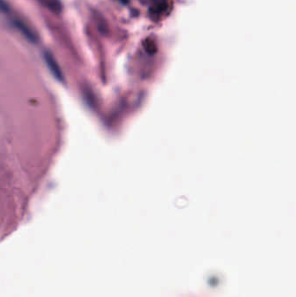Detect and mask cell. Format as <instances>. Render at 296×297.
<instances>
[{"label":"cell","instance_id":"obj_3","mask_svg":"<svg viewBox=\"0 0 296 297\" xmlns=\"http://www.w3.org/2000/svg\"><path fill=\"white\" fill-rule=\"evenodd\" d=\"M43 6H45L53 14H58L62 12V4L60 0H41Z\"/></svg>","mask_w":296,"mask_h":297},{"label":"cell","instance_id":"obj_2","mask_svg":"<svg viewBox=\"0 0 296 297\" xmlns=\"http://www.w3.org/2000/svg\"><path fill=\"white\" fill-rule=\"evenodd\" d=\"M167 6H168L167 0H154L153 6H152L151 10H150L151 15L158 18L163 12H165Z\"/></svg>","mask_w":296,"mask_h":297},{"label":"cell","instance_id":"obj_1","mask_svg":"<svg viewBox=\"0 0 296 297\" xmlns=\"http://www.w3.org/2000/svg\"><path fill=\"white\" fill-rule=\"evenodd\" d=\"M11 24H12L14 28H16V30L21 33V35H23L26 40H29L31 43H37V34L34 32L33 30H31L26 24L23 23L22 20L12 18Z\"/></svg>","mask_w":296,"mask_h":297}]
</instances>
